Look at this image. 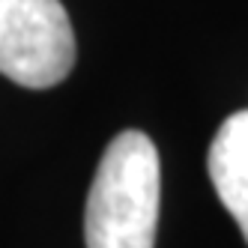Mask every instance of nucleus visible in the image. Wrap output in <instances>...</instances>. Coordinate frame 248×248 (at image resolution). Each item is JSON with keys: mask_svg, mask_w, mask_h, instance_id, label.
<instances>
[{"mask_svg": "<svg viewBox=\"0 0 248 248\" xmlns=\"http://www.w3.org/2000/svg\"><path fill=\"white\" fill-rule=\"evenodd\" d=\"M75 66V30L60 0H0V75L48 90Z\"/></svg>", "mask_w": 248, "mask_h": 248, "instance_id": "2", "label": "nucleus"}, {"mask_svg": "<svg viewBox=\"0 0 248 248\" xmlns=\"http://www.w3.org/2000/svg\"><path fill=\"white\" fill-rule=\"evenodd\" d=\"M162 201L155 144L138 129L120 132L96 168L84 209L87 248H153Z\"/></svg>", "mask_w": 248, "mask_h": 248, "instance_id": "1", "label": "nucleus"}, {"mask_svg": "<svg viewBox=\"0 0 248 248\" xmlns=\"http://www.w3.org/2000/svg\"><path fill=\"white\" fill-rule=\"evenodd\" d=\"M209 180L248 242V111L230 114L209 144Z\"/></svg>", "mask_w": 248, "mask_h": 248, "instance_id": "3", "label": "nucleus"}]
</instances>
